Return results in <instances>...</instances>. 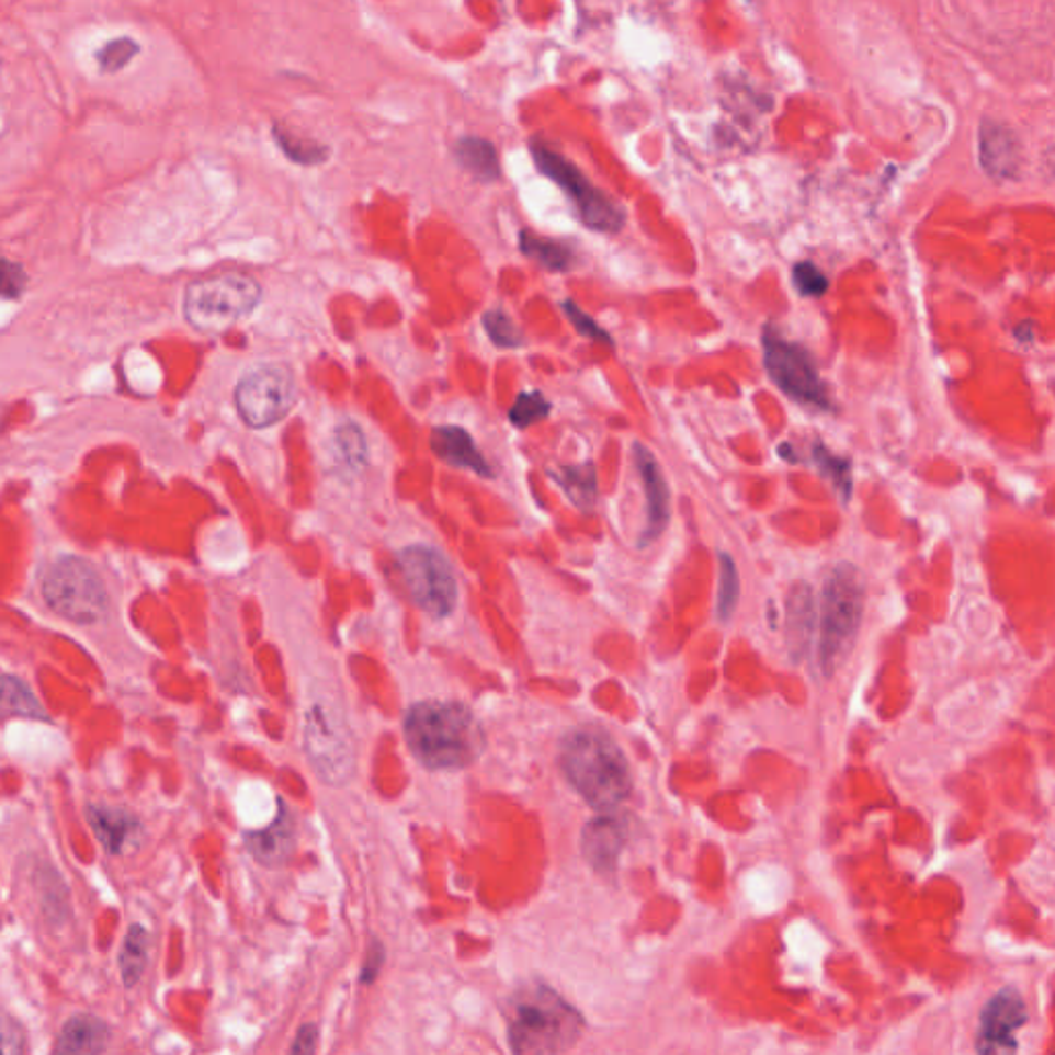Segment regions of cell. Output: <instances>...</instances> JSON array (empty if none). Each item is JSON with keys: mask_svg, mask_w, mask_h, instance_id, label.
I'll return each instance as SVG.
<instances>
[{"mask_svg": "<svg viewBox=\"0 0 1055 1055\" xmlns=\"http://www.w3.org/2000/svg\"><path fill=\"white\" fill-rule=\"evenodd\" d=\"M402 728L410 752L427 769H464L485 750L477 717L458 701H421L409 707Z\"/></svg>", "mask_w": 1055, "mask_h": 1055, "instance_id": "1", "label": "cell"}, {"mask_svg": "<svg viewBox=\"0 0 1055 1055\" xmlns=\"http://www.w3.org/2000/svg\"><path fill=\"white\" fill-rule=\"evenodd\" d=\"M559 763L565 780L594 810L611 813L629 798V763L609 734L597 728H576L565 734Z\"/></svg>", "mask_w": 1055, "mask_h": 1055, "instance_id": "2", "label": "cell"}, {"mask_svg": "<svg viewBox=\"0 0 1055 1055\" xmlns=\"http://www.w3.org/2000/svg\"><path fill=\"white\" fill-rule=\"evenodd\" d=\"M513 1055H561L583 1031V1017L559 991L541 982L518 987L506 1008Z\"/></svg>", "mask_w": 1055, "mask_h": 1055, "instance_id": "3", "label": "cell"}, {"mask_svg": "<svg viewBox=\"0 0 1055 1055\" xmlns=\"http://www.w3.org/2000/svg\"><path fill=\"white\" fill-rule=\"evenodd\" d=\"M864 578L858 567L839 563L827 574L820 597L818 658L823 674L831 677L850 654L864 613Z\"/></svg>", "mask_w": 1055, "mask_h": 1055, "instance_id": "4", "label": "cell"}, {"mask_svg": "<svg viewBox=\"0 0 1055 1055\" xmlns=\"http://www.w3.org/2000/svg\"><path fill=\"white\" fill-rule=\"evenodd\" d=\"M262 302L252 274L223 271L188 283L182 299L186 322L203 334H223L248 318Z\"/></svg>", "mask_w": 1055, "mask_h": 1055, "instance_id": "5", "label": "cell"}, {"mask_svg": "<svg viewBox=\"0 0 1055 1055\" xmlns=\"http://www.w3.org/2000/svg\"><path fill=\"white\" fill-rule=\"evenodd\" d=\"M304 749L307 759L328 785H344L355 773V745L339 707L316 699L304 714Z\"/></svg>", "mask_w": 1055, "mask_h": 1055, "instance_id": "6", "label": "cell"}, {"mask_svg": "<svg viewBox=\"0 0 1055 1055\" xmlns=\"http://www.w3.org/2000/svg\"><path fill=\"white\" fill-rule=\"evenodd\" d=\"M530 154L536 170L561 188L576 208L579 219L600 234H619L627 222L625 211L616 205L609 194L594 186L578 166L567 157L546 147L541 140L530 143Z\"/></svg>", "mask_w": 1055, "mask_h": 1055, "instance_id": "7", "label": "cell"}, {"mask_svg": "<svg viewBox=\"0 0 1055 1055\" xmlns=\"http://www.w3.org/2000/svg\"><path fill=\"white\" fill-rule=\"evenodd\" d=\"M42 597L54 613L79 625L102 621L110 606L100 574L79 557H65L52 565L42 579Z\"/></svg>", "mask_w": 1055, "mask_h": 1055, "instance_id": "8", "label": "cell"}, {"mask_svg": "<svg viewBox=\"0 0 1055 1055\" xmlns=\"http://www.w3.org/2000/svg\"><path fill=\"white\" fill-rule=\"evenodd\" d=\"M763 361L771 382L804 407L831 409L827 386L823 384L813 355L798 342L785 341L780 332L767 328L763 334Z\"/></svg>", "mask_w": 1055, "mask_h": 1055, "instance_id": "9", "label": "cell"}, {"mask_svg": "<svg viewBox=\"0 0 1055 1055\" xmlns=\"http://www.w3.org/2000/svg\"><path fill=\"white\" fill-rule=\"evenodd\" d=\"M398 565L412 602L431 616H447L458 600V583L450 561L429 545L407 546Z\"/></svg>", "mask_w": 1055, "mask_h": 1055, "instance_id": "10", "label": "cell"}, {"mask_svg": "<svg viewBox=\"0 0 1055 1055\" xmlns=\"http://www.w3.org/2000/svg\"><path fill=\"white\" fill-rule=\"evenodd\" d=\"M297 398L295 379L285 365L266 363L239 379L236 407L243 423L252 429L276 426L290 415Z\"/></svg>", "mask_w": 1055, "mask_h": 1055, "instance_id": "11", "label": "cell"}, {"mask_svg": "<svg viewBox=\"0 0 1055 1055\" xmlns=\"http://www.w3.org/2000/svg\"><path fill=\"white\" fill-rule=\"evenodd\" d=\"M1026 1022V1006L1019 991H998L982 1012L977 1033L979 1055H1017V1031Z\"/></svg>", "mask_w": 1055, "mask_h": 1055, "instance_id": "12", "label": "cell"}, {"mask_svg": "<svg viewBox=\"0 0 1055 1055\" xmlns=\"http://www.w3.org/2000/svg\"><path fill=\"white\" fill-rule=\"evenodd\" d=\"M633 458L646 494V528L642 532L639 546L651 545L662 536L670 520V491L666 485L662 468L646 445H633Z\"/></svg>", "mask_w": 1055, "mask_h": 1055, "instance_id": "13", "label": "cell"}, {"mask_svg": "<svg viewBox=\"0 0 1055 1055\" xmlns=\"http://www.w3.org/2000/svg\"><path fill=\"white\" fill-rule=\"evenodd\" d=\"M979 163L994 180H1012L1021 168V145L1017 135L998 120L986 118L979 128Z\"/></svg>", "mask_w": 1055, "mask_h": 1055, "instance_id": "14", "label": "cell"}, {"mask_svg": "<svg viewBox=\"0 0 1055 1055\" xmlns=\"http://www.w3.org/2000/svg\"><path fill=\"white\" fill-rule=\"evenodd\" d=\"M627 841V825L623 818L602 815L592 818L581 831L583 858L598 872H613L619 855Z\"/></svg>", "mask_w": 1055, "mask_h": 1055, "instance_id": "15", "label": "cell"}, {"mask_svg": "<svg viewBox=\"0 0 1055 1055\" xmlns=\"http://www.w3.org/2000/svg\"><path fill=\"white\" fill-rule=\"evenodd\" d=\"M87 820L100 839L103 850L112 855H124L138 848L143 839V827L135 815L114 808V806H89Z\"/></svg>", "mask_w": 1055, "mask_h": 1055, "instance_id": "16", "label": "cell"}, {"mask_svg": "<svg viewBox=\"0 0 1055 1055\" xmlns=\"http://www.w3.org/2000/svg\"><path fill=\"white\" fill-rule=\"evenodd\" d=\"M243 841L248 851L252 853V858L262 866L266 869L285 866L293 855L295 841H297L293 815L285 806H281V813L266 829L243 835Z\"/></svg>", "mask_w": 1055, "mask_h": 1055, "instance_id": "17", "label": "cell"}, {"mask_svg": "<svg viewBox=\"0 0 1055 1055\" xmlns=\"http://www.w3.org/2000/svg\"><path fill=\"white\" fill-rule=\"evenodd\" d=\"M431 450L438 458L450 466L473 470L478 477H494V468L480 454L473 435L456 426H440L431 433Z\"/></svg>", "mask_w": 1055, "mask_h": 1055, "instance_id": "18", "label": "cell"}, {"mask_svg": "<svg viewBox=\"0 0 1055 1055\" xmlns=\"http://www.w3.org/2000/svg\"><path fill=\"white\" fill-rule=\"evenodd\" d=\"M815 631V598L806 583H796L790 590L785 604V644L794 662H802L808 654Z\"/></svg>", "mask_w": 1055, "mask_h": 1055, "instance_id": "19", "label": "cell"}, {"mask_svg": "<svg viewBox=\"0 0 1055 1055\" xmlns=\"http://www.w3.org/2000/svg\"><path fill=\"white\" fill-rule=\"evenodd\" d=\"M110 1043V1026L100 1017L75 1014L65 1022L54 1055H102Z\"/></svg>", "mask_w": 1055, "mask_h": 1055, "instance_id": "20", "label": "cell"}, {"mask_svg": "<svg viewBox=\"0 0 1055 1055\" xmlns=\"http://www.w3.org/2000/svg\"><path fill=\"white\" fill-rule=\"evenodd\" d=\"M454 155L460 168L468 171L473 178L480 182H495L501 178V166H499V155L495 149L494 143L487 138L462 137L454 145Z\"/></svg>", "mask_w": 1055, "mask_h": 1055, "instance_id": "21", "label": "cell"}, {"mask_svg": "<svg viewBox=\"0 0 1055 1055\" xmlns=\"http://www.w3.org/2000/svg\"><path fill=\"white\" fill-rule=\"evenodd\" d=\"M520 250L530 260H534L538 266H543L546 271H553V273H565L576 262V254L567 243L557 241V239L536 236L528 229L520 231Z\"/></svg>", "mask_w": 1055, "mask_h": 1055, "instance_id": "22", "label": "cell"}, {"mask_svg": "<svg viewBox=\"0 0 1055 1055\" xmlns=\"http://www.w3.org/2000/svg\"><path fill=\"white\" fill-rule=\"evenodd\" d=\"M553 478L579 510L590 511L597 506V466L592 462L578 464V466H563L553 473Z\"/></svg>", "mask_w": 1055, "mask_h": 1055, "instance_id": "23", "label": "cell"}, {"mask_svg": "<svg viewBox=\"0 0 1055 1055\" xmlns=\"http://www.w3.org/2000/svg\"><path fill=\"white\" fill-rule=\"evenodd\" d=\"M149 963V934L140 923H133L120 949L118 969L122 984L135 987L143 979Z\"/></svg>", "mask_w": 1055, "mask_h": 1055, "instance_id": "24", "label": "cell"}, {"mask_svg": "<svg viewBox=\"0 0 1055 1055\" xmlns=\"http://www.w3.org/2000/svg\"><path fill=\"white\" fill-rule=\"evenodd\" d=\"M0 717L48 719L34 691L15 677H0Z\"/></svg>", "mask_w": 1055, "mask_h": 1055, "instance_id": "25", "label": "cell"}, {"mask_svg": "<svg viewBox=\"0 0 1055 1055\" xmlns=\"http://www.w3.org/2000/svg\"><path fill=\"white\" fill-rule=\"evenodd\" d=\"M274 140L283 149V154L290 157L291 161L302 163V166H316L322 163L328 157V149L318 145L316 140L306 137H297L295 131L283 128L281 124H274Z\"/></svg>", "mask_w": 1055, "mask_h": 1055, "instance_id": "26", "label": "cell"}, {"mask_svg": "<svg viewBox=\"0 0 1055 1055\" xmlns=\"http://www.w3.org/2000/svg\"><path fill=\"white\" fill-rule=\"evenodd\" d=\"M813 458L818 466V470L833 483L835 491L843 501H850L853 491V477H851L850 460L835 456L823 443H817L813 447Z\"/></svg>", "mask_w": 1055, "mask_h": 1055, "instance_id": "27", "label": "cell"}, {"mask_svg": "<svg viewBox=\"0 0 1055 1055\" xmlns=\"http://www.w3.org/2000/svg\"><path fill=\"white\" fill-rule=\"evenodd\" d=\"M740 598V574L728 553H719V588H717V616L728 621Z\"/></svg>", "mask_w": 1055, "mask_h": 1055, "instance_id": "28", "label": "cell"}, {"mask_svg": "<svg viewBox=\"0 0 1055 1055\" xmlns=\"http://www.w3.org/2000/svg\"><path fill=\"white\" fill-rule=\"evenodd\" d=\"M551 412V402L543 396V392L530 390L518 394L510 409L511 426L528 429L545 421Z\"/></svg>", "mask_w": 1055, "mask_h": 1055, "instance_id": "29", "label": "cell"}, {"mask_svg": "<svg viewBox=\"0 0 1055 1055\" xmlns=\"http://www.w3.org/2000/svg\"><path fill=\"white\" fill-rule=\"evenodd\" d=\"M483 326L487 337L491 339L495 347L499 349H520L524 344L522 330L508 316L503 309H487L483 314Z\"/></svg>", "mask_w": 1055, "mask_h": 1055, "instance_id": "30", "label": "cell"}, {"mask_svg": "<svg viewBox=\"0 0 1055 1055\" xmlns=\"http://www.w3.org/2000/svg\"><path fill=\"white\" fill-rule=\"evenodd\" d=\"M337 458L341 460L342 466L349 470H359L365 460H367V443L361 433V429L353 423H347L337 429Z\"/></svg>", "mask_w": 1055, "mask_h": 1055, "instance_id": "31", "label": "cell"}, {"mask_svg": "<svg viewBox=\"0 0 1055 1055\" xmlns=\"http://www.w3.org/2000/svg\"><path fill=\"white\" fill-rule=\"evenodd\" d=\"M138 50H140V46L133 37H126V35L116 37V39L107 42L102 50L98 52L100 69L103 72H118L137 56Z\"/></svg>", "mask_w": 1055, "mask_h": 1055, "instance_id": "32", "label": "cell"}, {"mask_svg": "<svg viewBox=\"0 0 1055 1055\" xmlns=\"http://www.w3.org/2000/svg\"><path fill=\"white\" fill-rule=\"evenodd\" d=\"M563 311H565L567 320L574 324V328L578 330L581 337H586V339H590V341L613 344V337H611L590 314H586L576 302H571V299L563 302Z\"/></svg>", "mask_w": 1055, "mask_h": 1055, "instance_id": "33", "label": "cell"}, {"mask_svg": "<svg viewBox=\"0 0 1055 1055\" xmlns=\"http://www.w3.org/2000/svg\"><path fill=\"white\" fill-rule=\"evenodd\" d=\"M792 283L804 297H823L829 290V281L813 262H798L792 271Z\"/></svg>", "mask_w": 1055, "mask_h": 1055, "instance_id": "34", "label": "cell"}, {"mask_svg": "<svg viewBox=\"0 0 1055 1055\" xmlns=\"http://www.w3.org/2000/svg\"><path fill=\"white\" fill-rule=\"evenodd\" d=\"M27 287V274L19 262L0 256V297L19 299Z\"/></svg>", "mask_w": 1055, "mask_h": 1055, "instance_id": "35", "label": "cell"}, {"mask_svg": "<svg viewBox=\"0 0 1055 1055\" xmlns=\"http://www.w3.org/2000/svg\"><path fill=\"white\" fill-rule=\"evenodd\" d=\"M0 1055H25V1033L13 1017L0 1012Z\"/></svg>", "mask_w": 1055, "mask_h": 1055, "instance_id": "36", "label": "cell"}, {"mask_svg": "<svg viewBox=\"0 0 1055 1055\" xmlns=\"http://www.w3.org/2000/svg\"><path fill=\"white\" fill-rule=\"evenodd\" d=\"M384 961H386V949L379 940H374L370 944V951H367V956L363 961V967H361V975H359V984L361 986H372L379 971L384 967Z\"/></svg>", "mask_w": 1055, "mask_h": 1055, "instance_id": "37", "label": "cell"}, {"mask_svg": "<svg viewBox=\"0 0 1055 1055\" xmlns=\"http://www.w3.org/2000/svg\"><path fill=\"white\" fill-rule=\"evenodd\" d=\"M318 1039H320L318 1024L307 1022V1024H304V1026L297 1031V1035L293 1039L290 1055H316Z\"/></svg>", "mask_w": 1055, "mask_h": 1055, "instance_id": "38", "label": "cell"}]
</instances>
